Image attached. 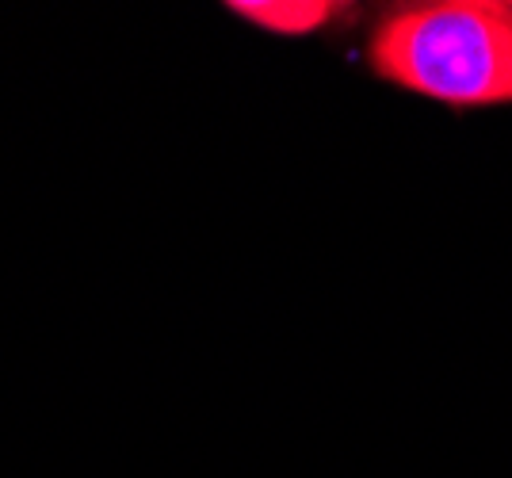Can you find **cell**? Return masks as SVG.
Instances as JSON below:
<instances>
[{
	"label": "cell",
	"mask_w": 512,
	"mask_h": 478,
	"mask_svg": "<svg viewBox=\"0 0 512 478\" xmlns=\"http://www.w3.org/2000/svg\"><path fill=\"white\" fill-rule=\"evenodd\" d=\"M367 66L451 108L512 104V4H402L371 27Z\"/></svg>",
	"instance_id": "1"
},
{
	"label": "cell",
	"mask_w": 512,
	"mask_h": 478,
	"mask_svg": "<svg viewBox=\"0 0 512 478\" xmlns=\"http://www.w3.org/2000/svg\"><path fill=\"white\" fill-rule=\"evenodd\" d=\"M226 12L253 27L272 31V35L302 39V35L325 31L344 12V4H333V0H234V4H226Z\"/></svg>",
	"instance_id": "2"
}]
</instances>
